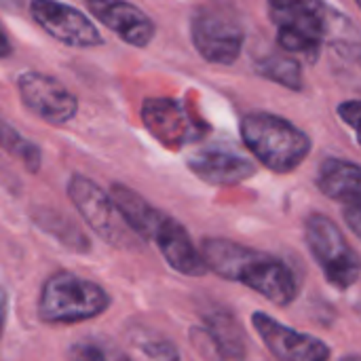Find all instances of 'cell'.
<instances>
[{
	"label": "cell",
	"mask_w": 361,
	"mask_h": 361,
	"mask_svg": "<svg viewBox=\"0 0 361 361\" xmlns=\"http://www.w3.org/2000/svg\"><path fill=\"white\" fill-rule=\"evenodd\" d=\"M305 239L328 283L338 290H349L357 283L360 256L328 216L311 214L305 222Z\"/></svg>",
	"instance_id": "5b68a950"
},
{
	"label": "cell",
	"mask_w": 361,
	"mask_h": 361,
	"mask_svg": "<svg viewBox=\"0 0 361 361\" xmlns=\"http://www.w3.org/2000/svg\"><path fill=\"white\" fill-rule=\"evenodd\" d=\"M11 53H13L11 40H8V36H6L4 27L0 25V59H2V57H8Z\"/></svg>",
	"instance_id": "cb8c5ba5"
},
{
	"label": "cell",
	"mask_w": 361,
	"mask_h": 361,
	"mask_svg": "<svg viewBox=\"0 0 361 361\" xmlns=\"http://www.w3.org/2000/svg\"><path fill=\"white\" fill-rule=\"evenodd\" d=\"M108 195H110L112 203L116 205L121 218L129 226V231L140 239H150L152 241V237H154V233H157V228H159L165 214L161 209L152 207L144 197H140L129 186L114 184Z\"/></svg>",
	"instance_id": "2e32d148"
},
{
	"label": "cell",
	"mask_w": 361,
	"mask_h": 361,
	"mask_svg": "<svg viewBox=\"0 0 361 361\" xmlns=\"http://www.w3.org/2000/svg\"><path fill=\"white\" fill-rule=\"evenodd\" d=\"M70 361H131L123 351H118L112 343L102 338H80L70 345Z\"/></svg>",
	"instance_id": "ffe728a7"
},
{
	"label": "cell",
	"mask_w": 361,
	"mask_h": 361,
	"mask_svg": "<svg viewBox=\"0 0 361 361\" xmlns=\"http://www.w3.org/2000/svg\"><path fill=\"white\" fill-rule=\"evenodd\" d=\"M142 118L148 131L167 146H182L190 140V125L176 102L148 99L142 108Z\"/></svg>",
	"instance_id": "9a60e30c"
},
{
	"label": "cell",
	"mask_w": 361,
	"mask_h": 361,
	"mask_svg": "<svg viewBox=\"0 0 361 361\" xmlns=\"http://www.w3.org/2000/svg\"><path fill=\"white\" fill-rule=\"evenodd\" d=\"M205 332L220 361H245V334L237 319L226 311H212L205 315Z\"/></svg>",
	"instance_id": "e0dca14e"
},
{
	"label": "cell",
	"mask_w": 361,
	"mask_h": 361,
	"mask_svg": "<svg viewBox=\"0 0 361 361\" xmlns=\"http://www.w3.org/2000/svg\"><path fill=\"white\" fill-rule=\"evenodd\" d=\"M89 11L121 40L133 47H148L154 38L157 25L146 11L127 0H102L91 4Z\"/></svg>",
	"instance_id": "7c38bea8"
},
{
	"label": "cell",
	"mask_w": 361,
	"mask_h": 361,
	"mask_svg": "<svg viewBox=\"0 0 361 361\" xmlns=\"http://www.w3.org/2000/svg\"><path fill=\"white\" fill-rule=\"evenodd\" d=\"M252 326L264 341L267 349L281 361H328L330 349L324 341L296 332L267 313H254Z\"/></svg>",
	"instance_id": "30bf717a"
},
{
	"label": "cell",
	"mask_w": 361,
	"mask_h": 361,
	"mask_svg": "<svg viewBox=\"0 0 361 361\" xmlns=\"http://www.w3.org/2000/svg\"><path fill=\"white\" fill-rule=\"evenodd\" d=\"M190 40L205 61L233 66L241 55L245 34L233 15L207 4L190 17Z\"/></svg>",
	"instance_id": "8992f818"
},
{
	"label": "cell",
	"mask_w": 361,
	"mask_h": 361,
	"mask_svg": "<svg viewBox=\"0 0 361 361\" xmlns=\"http://www.w3.org/2000/svg\"><path fill=\"white\" fill-rule=\"evenodd\" d=\"M152 241L157 243L159 252L163 254V258L167 260V264L173 271H178L186 277H203L207 273L205 260H203L201 252L192 245L190 235L171 216H167V214L163 216Z\"/></svg>",
	"instance_id": "4fadbf2b"
},
{
	"label": "cell",
	"mask_w": 361,
	"mask_h": 361,
	"mask_svg": "<svg viewBox=\"0 0 361 361\" xmlns=\"http://www.w3.org/2000/svg\"><path fill=\"white\" fill-rule=\"evenodd\" d=\"M68 197L95 235L116 247H131L135 235L121 218L110 195L89 178L76 173L68 180Z\"/></svg>",
	"instance_id": "52a82bcc"
},
{
	"label": "cell",
	"mask_w": 361,
	"mask_h": 361,
	"mask_svg": "<svg viewBox=\"0 0 361 361\" xmlns=\"http://www.w3.org/2000/svg\"><path fill=\"white\" fill-rule=\"evenodd\" d=\"M360 99H351V102H345V104L338 106V116L355 131L357 129V123H360Z\"/></svg>",
	"instance_id": "7402d4cb"
},
{
	"label": "cell",
	"mask_w": 361,
	"mask_h": 361,
	"mask_svg": "<svg viewBox=\"0 0 361 361\" xmlns=\"http://www.w3.org/2000/svg\"><path fill=\"white\" fill-rule=\"evenodd\" d=\"M21 104L49 125H66L78 112V99L59 80L42 72H21L17 76Z\"/></svg>",
	"instance_id": "ba28073f"
},
{
	"label": "cell",
	"mask_w": 361,
	"mask_h": 361,
	"mask_svg": "<svg viewBox=\"0 0 361 361\" xmlns=\"http://www.w3.org/2000/svg\"><path fill=\"white\" fill-rule=\"evenodd\" d=\"M32 19L55 40L78 47V49H93L104 44V36L95 27V23L80 13L78 8L59 2V0H32L30 2Z\"/></svg>",
	"instance_id": "9c48e42d"
},
{
	"label": "cell",
	"mask_w": 361,
	"mask_h": 361,
	"mask_svg": "<svg viewBox=\"0 0 361 361\" xmlns=\"http://www.w3.org/2000/svg\"><path fill=\"white\" fill-rule=\"evenodd\" d=\"M317 186L343 207L361 205V169L353 161L326 159L317 171Z\"/></svg>",
	"instance_id": "5bb4252c"
},
{
	"label": "cell",
	"mask_w": 361,
	"mask_h": 361,
	"mask_svg": "<svg viewBox=\"0 0 361 361\" xmlns=\"http://www.w3.org/2000/svg\"><path fill=\"white\" fill-rule=\"evenodd\" d=\"M355 2H357V4H360V2H361V0H355Z\"/></svg>",
	"instance_id": "484cf974"
},
{
	"label": "cell",
	"mask_w": 361,
	"mask_h": 361,
	"mask_svg": "<svg viewBox=\"0 0 361 361\" xmlns=\"http://www.w3.org/2000/svg\"><path fill=\"white\" fill-rule=\"evenodd\" d=\"M188 169L212 186H235L256 173V165L231 148H201L188 157Z\"/></svg>",
	"instance_id": "8fae6325"
},
{
	"label": "cell",
	"mask_w": 361,
	"mask_h": 361,
	"mask_svg": "<svg viewBox=\"0 0 361 361\" xmlns=\"http://www.w3.org/2000/svg\"><path fill=\"white\" fill-rule=\"evenodd\" d=\"M256 72L281 87H288L292 91H300L305 85L302 78V68L300 63L290 57V55H281V53H271L264 55L262 59L256 61Z\"/></svg>",
	"instance_id": "ac0fdd59"
},
{
	"label": "cell",
	"mask_w": 361,
	"mask_h": 361,
	"mask_svg": "<svg viewBox=\"0 0 361 361\" xmlns=\"http://www.w3.org/2000/svg\"><path fill=\"white\" fill-rule=\"evenodd\" d=\"M140 349L154 361H180V351L173 343L165 338H152V341H142Z\"/></svg>",
	"instance_id": "44dd1931"
},
{
	"label": "cell",
	"mask_w": 361,
	"mask_h": 361,
	"mask_svg": "<svg viewBox=\"0 0 361 361\" xmlns=\"http://www.w3.org/2000/svg\"><path fill=\"white\" fill-rule=\"evenodd\" d=\"M0 148L6 150L11 157H15L17 161H21L25 165L27 171L36 173L40 169L42 163V152L40 148L25 140L23 135H19L11 125H6L4 121H0Z\"/></svg>",
	"instance_id": "d6986e66"
},
{
	"label": "cell",
	"mask_w": 361,
	"mask_h": 361,
	"mask_svg": "<svg viewBox=\"0 0 361 361\" xmlns=\"http://www.w3.org/2000/svg\"><path fill=\"white\" fill-rule=\"evenodd\" d=\"M110 305L108 292L80 275L59 271L40 290L38 317L44 324H80L102 315Z\"/></svg>",
	"instance_id": "277c9868"
},
{
	"label": "cell",
	"mask_w": 361,
	"mask_h": 361,
	"mask_svg": "<svg viewBox=\"0 0 361 361\" xmlns=\"http://www.w3.org/2000/svg\"><path fill=\"white\" fill-rule=\"evenodd\" d=\"M341 361H360V357L357 355H347V357H343Z\"/></svg>",
	"instance_id": "d4e9b609"
},
{
	"label": "cell",
	"mask_w": 361,
	"mask_h": 361,
	"mask_svg": "<svg viewBox=\"0 0 361 361\" xmlns=\"http://www.w3.org/2000/svg\"><path fill=\"white\" fill-rule=\"evenodd\" d=\"M271 21L277 27V44L286 53L302 55L315 63L324 42L334 34L345 36L355 27L345 15L324 0H267Z\"/></svg>",
	"instance_id": "7a4b0ae2"
},
{
	"label": "cell",
	"mask_w": 361,
	"mask_h": 361,
	"mask_svg": "<svg viewBox=\"0 0 361 361\" xmlns=\"http://www.w3.org/2000/svg\"><path fill=\"white\" fill-rule=\"evenodd\" d=\"M6 307H8V298H6L4 290H0V341H2L4 324H6Z\"/></svg>",
	"instance_id": "603a6c76"
},
{
	"label": "cell",
	"mask_w": 361,
	"mask_h": 361,
	"mask_svg": "<svg viewBox=\"0 0 361 361\" xmlns=\"http://www.w3.org/2000/svg\"><path fill=\"white\" fill-rule=\"evenodd\" d=\"M241 137L247 150L275 173L294 171L311 152L309 135L288 118L271 112L243 116Z\"/></svg>",
	"instance_id": "3957f363"
},
{
	"label": "cell",
	"mask_w": 361,
	"mask_h": 361,
	"mask_svg": "<svg viewBox=\"0 0 361 361\" xmlns=\"http://www.w3.org/2000/svg\"><path fill=\"white\" fill-rule=\"evenodd\" d=\"M201 256L207 271H214L222 279L243 283L277 307H288L298 296L294 271L275 256L228 239H205Z\"/></svg>",
	"instance_id": "6da1fadb"
}]
</instances>
